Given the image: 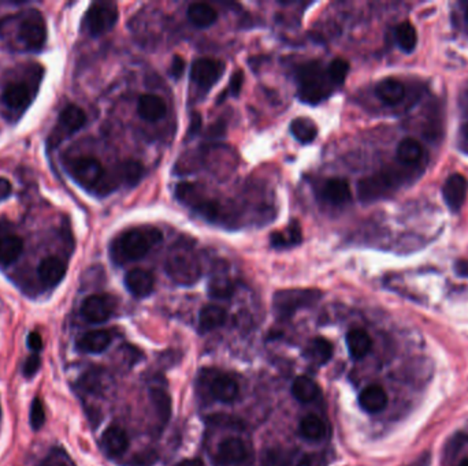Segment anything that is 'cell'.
Returning <instances> with one entry per match:
<instances>
[{"instance_id": "6da1fadb", "label": "cell", "mask_w": 468, "mask_h": 466, "mask_svg": "<svg viewBox=\"0 0 468 466\" xmlns=\"http://www.w3.org/2000/svg\"><path fill=\"white\" fill-rule=\"evenodd\" d=\"M163 235L155 227H137L119 234L110 246V254L115 264L124 266L145 257L152 248L160 243Z\"/></svg>"}, {"instance_id": "7a4b0ae2", "label": "cell", "mask_w": 468, "mask_h": 466, "mask_svg": "<svg viewBox=\"0 0 468 466\" xmlns=\"http://www.w3.org/2000/svg\"><path fill=\"white\" fill-rule=\"evenodd\" d=\"M299 97L307 104H318L331 94V81L328 71L322 69L319 62H308L297 70Z\"/></svg>"}, {"instance_id": "3957f363", "label": "cell", "mask_w": 468, "mask_h": 466, "mask_svg": "<svg viewBox=\"0 0 468 466\" xmlns=\"http://www.w3.org/2000/svg\"><path fill=\"white\" fill-rule=\"evenodd\" d=\"M167 275L181 286H193L201 275V267L190 249L176 248L166 260Z\"/></svg>"}, {"instance_id": "277c9868", "label": "cell", "mask_w": 468, "mask_h": 466, "mask_svg": "<svg viewBox=\"0 0 468 466\" xmlns=\"http://www.w3.org/2000/svg\"><path fill=\"white\" fill-rule=\"evenodd\" d=\"M321 291L315 288H289L274 294L273 308L280 319H290L299 309L307 308L318 302Z\"/></svg>"}, {"instance_id": "5b68a950", "label": "cell", "mask_w": 468, "mask_h": 466, "mask_svg": "<svg viewBox=\"0 0 468 466\" xmlns=\"http://www.w3.org/2000/svg\"><path fill=\"white\" fill-rule=\"evenodd\" d=\"M176 197L207 221H217L222 214V205L201 194V189L196 184H178L176 187Z\"/></svg>"}, {"instance_id": "8992f818", "label": "cell", "mask_w": 468, "mask_h": 466, "mask_svg": "<svg viewBox=\"0 0 468 466\" xmlns=\"http://www.w3.org/2000/svg\"><path fill=\"white\" fill-rule=\"evenodd\" d=\"M17 39L26 51H40L47 40V28L37 10H29L19 22Z\"/></svg>"}, {"instance_id": "52a82bcc", "label": "cell", "mask_w": 468, "mask_h": 466, "mask_svg": "<svg viewBox=\"0 0 468 466\" xmlns=\"http://www.w3.org/2000/svg\"><path fill=\"white\" fill-rule=\"evenodd\" d=\"M69 171L78 185L94 191L100 187L107 174L103 164L91 156L74 159L69 166Z\"/></svg>"}, {"instance_id": "ba28073f", "label": "cell", "mask_w": 468, "mask_h": 466, "mask_svg": "<svg viewBox=\"0 0 468 466\" xmlns=\"http://www.w3.org/2000/svg\"><path fill=\"white\" fill-rule=\"evenodd\" d=\"M118 19V8L112 3H94L85 15L84 24L90 35L100 36L114 28Z\"/></svg>"}, {"instance_id": "9c48e42d", "label": "cell", "mask_w": 468, "mask_h": 466, "mask_svg": "<svg viewBox=\"0 0 468 466\" xmlns=\"http://www.w3.org/2000/svg\"><path fill=\"white\" fill-rule=\"evenodd\" d=\"M85 123H87V115L83 111V108H80L76 104H70L65 107L59 115L58 126L55 128L52 133L51 142L53 145H58L63 139L77 133L81 128H84Z\"/></svg>"}, {"instance_id": "30bf717a", "label": "cell", "mask_w": 468, "mask_h": 466, "mask_svg": "<svg viewBox=\"0 0 468 466\" xmlns=\"http://www.w3.org/2000/svg\"><path fill=\"white\" fill-rule=\"evenodd\" d=\"M225 73V64L218 59L203 58L193 62L190 69L192 81L201 89L215 85Z\"/></svg>"}, {"instance_id": "8fae6325", "label": "cell", "mask_w": 468, "mask_h": 466, "mask_svg": "<svg viewBox=\"0 0 468 466\" xmlns=\"http://www.w3.org/2000/svg\"><path fill=\"white\" fill-rule=\"evenodd\" d=\"M115 311V300L108 294H94L81 305V315L90 323L107 322Z\"/></svg>"}, {"instance_id": "7c38bea8", "label": "cell", "mask_w": 468, "mask_h": 466, "mask_svg": "<svg viewBox=\"0 0 468 466\" xmlns=\"http://www.w3.org/2000/svg\"><path fill=\"white\" fill-rule=\"evenodd\" d=\"M265 466H322V458L317 454L274 450L266 453Z\"/></svg>"}, {"instance_id": "4fadbf2b", "label": "cell", "mask_w": 468, "mask_h": 466, "mask_svg": "<svg viewBox=\"0 0 468 466\" xmlns=\"http://www.w3.org/2000/svg\"><path fill=\"white\" fill-rule=\"evenodd\" d=\"M444 200L452 212H459L466 201L467 180L462 174H452L442 187Z\"/></svg>"}, {"instance_id": "5bb4252c", "label": "cell", "mask_w": 468, "mask_h": 466, "mask_svg": "<svg viewBox=\"0 0 468 466\" xmlns=\"http://www.w3.org/2000/svg\"><path fill=\"white\" fill-rule=\"evenodd\" d=\"M248 447L238 438H228L222 440L217 450V461L219 465L229 466L241 464L248 458Z\"/></svg>"}, {"instance_id": "9a60e30c", "label": "cell", "mask_w": 468, "mask_h": 466, "mask_svg": "<svg viewBox=\"0 0 468 466\" xmlns=\"http://www.w3.org/2000/svg\"><path fill=\"white\" fill-rule=\"evenodd\" d=\"M125 286L132 295L136 298L148 297L155 287L153 275L142 268L131 270L125 277Z\"/></svg>"}, {"instance_id": "2e32d148", "label": "cell", "mask_w": 468, "mask_h": 466, "mask_svg": "<svg viewBox=\"0 0 468 466\" xmlns=\"http://www.w3.org/2000/svg\"><path fill=\"white\" fill-rule=\"evenodd\" d=\"M211 395L224 404H231L240 395V386L237 380L229 374H218L210 384Z\"/></svg>"}, {"instance_id": "e0dca14e", "label": "cell", "mask_w": 468, "mask_h": 466, "mask_svg": "<svg viewBox=\"0 0 468 466\" xmlns=\"http://www.w3.org/2000/svg\"><path fill=\"white\" fill-rule=\"evenodd\" d=\"M101 446L108 456L118 457L124 454L129 447L128 433L121 426H108L101 436Z\"/></svg>"}, {"instance_id": "ac0fdd59", "label": "cell", "mask_w": 468, "mask_h": 466, "mask_svg": "<svg viewBox=\"0 0 468 466\" xmlns=\"http://www.w3.org/2000/svg\"><path fill=\"white\" fill-rule=\"evenodd\" d=\"M66 271L67 266L62 259L49 256L40 263L37 268V275L46 286L53 287L65 278Z\"/></svg>"}, {"instance_id": "d6986e66", "label": "cell", "mask_w": 468, "mask_h": 466, "mask_svg": "<svg viewBox=\"0 0 468 466\" xmlns=\"http://www.w3.org/2000/svg\"><path fill=\"white\" fill-rule=\"evenodd\" d=\"M111 334L106 329H94L84 334L77 340V349L83 353L99 354L103 353L111 343Z\"/></svg>"}, {"instance_id": "ffe728a7", "label": "cell", "mask_w": 468, "mask_h": 466, "mask_svg": "<svg viewBox=\"0 0 468 466\" xmlns=\"http://www.w3.org/2000/svg\"><path fill=\"white\" fill-rule=\"evenodd\" d=\"M137 112L142 119L155 122L166 115L167 105L165 100L156 94H142L137 103Z\"/></svg>"}, {"instance_id": "44dd1931", "label": "cell", "mask_w": 468, "mask_h": 466, "mask_svg": "<svg viewBox=\"0 0 468 466\" xmlns=\"http://www.w3.org/2000/svg\"><path fill=\"white\" fill-rule=\"evenodd\" d=\"M359 405L367 413H379L387 405V394L383 387L371 384L360 392Z\"/></svg>"}, {"instance_id": "7402d4cb", "label": "cell", "mask_w": 468, "mask_h": 466, "mask_svg": "<svg viewBox=\"0 0 468 466\" xmlns=\"http://www.w3.org/2000/svg\"><path fill=\"white\" fill-rule=\"evenodd\" d=\"M1 101L7 108L24 110L31 103V91L24 83H11L4 88Z\"/></svg>"}, {"instance_id": "603a6c76", "label": "cell", "mask_w": 468, "mask_h": 466, "mask_svg": "<svg viewBox=\"0 0 468 466\" xmlns=\"http://www.w3.org/2000/svg\"><path fill=\"white\" fill-rule=\"evenodd\" d=\"M346 346L353 360H362L371 350L373 340L367 331L362 328H353L346 334Z\"/></svg>"}, {"instance_id": "cb8c5ba5", "label": "cell", "mask_w": 468, "mask_h": 466, "mask_svg": "<svg viewBox=\"0 0 468 466\" xmlns=\"http://www.w3.org/2000/svg\"><path fill=\"white\" fill-rule=\"evenodd\" d=\"M322 196L326 201L334 205L346 204L352 198L349 184L341 178L328 180L322 187Z\"/></svg>"}, {"instance_id": "d4e9b609", "label": "cell", "mask_w": 468, "mask_h": 466, "mask_svg": "<svg viewBox=\"0 0 468 466\" xmlns=\"http://www.w3.org/2000/svg\"><path fill=\"white\" fill-rule=\"evenodd\" d=\"M24 252V241L15 234L0 236V264L10 266L15 263Z\"/></svg>"}, {"instance_id": "484cf974", "label": "cell", "mask_w": 468, "mask_h": 466, "mask_svg": "<svg viewBox=\"0 0 468 466\" xmlns=\"http://www.w3.org/2000/svg\"><path fill=\"white\" fill-rule=\"evenodd\" d=\"M390 187V181L386 174H375L359 182V196L363 201L374 200L381 197Z\"/></svg>"}, {"instance_id": "4316f807", "label": "cell", "mask_w": 468, "mask_h": 466, "mask_svg": "<svg viewBox=\"0 0 468 466\" xmlns=\"http://www.w3.org/2000/svg\"><path fill=\"white\" fill-rule=\"evenodd\" d=\"M304 356L312 364L322 367L333 357V346L325 338H314L306 347Z\"/></svg>"}, {"instance_id": "83f0119b", "label": "cell", "mask_w": 468, "mask_h": 466, "mask_svg": "<svg viewBox=\"0 0 468 466\" xmlns=\"http://www.w3.org/2000/svg\"><path fill=\"white\" fill-rule=\"evenodd\" d=\"M376 96L386 104L394 105L403 101L406 96V87L401 81L394 80V78H385L382 80L376 88H375Z\"/></svg>"}, {"instance_id": "f1b7e54d", "label": "cell", "mask_w": 468, "mask_h": 466, "mask_svg": "<svg viewBox=\"0 0 468 466\" xmlns=\"http://www.w3.org/2000/svg\"><path fill=\"white\" fill-rule=\"evenodd\" d=\"M149 399L152 404V408L155 411L158 422L163 428L172 416V401L169 394L159 387H153L149 391Z\"/></svg>"}, {"instance_id": "f546056e", "label": "cell", "mask_w": 468, "mask_h": 466, "mask_svg": "<svg viewBox=\"0 0 468 466\" xmlns=\"http://www.w3.org/2000/svg\"><path fill=\"white\" fill-rule=\"evenodd\" d=\"M189 21L197 28H208L218 19V12L207 3H193L187 8Z\"/></svg>"}, {"instance_id": "4dcf8cb0", "label": "cell", "mask_w": 468, "mask_h": 466, "mask_svg": "<svg viewBox=\"0 0 468 466\" xmlns=\"http://www.w3.org/2000/svg\"><path fill=\"white\" fill-rule=\"evenodd\" d=\"M319 392L318 384L311 377L304 374L296 377L292 384V394L301 404H310L315 401Z\"/></svg>"}, {"instance_id": "1f68e13d", "label": "cell", "mask_w": 468, "mask_h": 466, "mask_svg": "<svg viewBox=\"0 0 468 466\" xmlns=\"http://www.w3.org/2000/svg\"><path fill=\"white\" fill-rule=\"evenodd\" d=\"M228 315L226 311L218 305H207L201 309L199 316L200 331L208 332L217 329L226 323Z\"/></svg>"}, {"instance_id": "d6a6232c", "label": "cell", "mask_w": 468, "mask_h": 466, "mask_svg": "<svg viewBox=\"0 0 468 466\" xmlns=\"http://www.w3.org/2000/svg\"><path fill=\"white\" fill-rule=\"evenodd\" d=\"M144 167L140 162L136 160H126L124 163H121L117 170H115V175L118 178V182H124L125 185L129 187H135L141 181V178L144 177Z\"/></svg>"}, {"instance_id": "836d02e7", "label": "cell", "mask_w": 468, "mask_h": 466, "mask_svg": "<svg viewBox=\"0 0 468 466\" xmlns=\"http://www.w3.org/2000/svg\"><path fill=\"white\" fill-rule=\"evenodd\" d=\"M299 432L307 440H321L326 436L328 431L321 417L315 415H307L299 424Z\"/></svg>"}, {"instance_id": "e575fe53", "label": "cell", "mask_w": 468, "mask_h": 466, "mask_svg": "<svg viewBox=\"0 0 468 466\" xmlns=\"http://www.w3.org/2000/svg\"><path fill=\"white\" fill-rule=\"evenodd\" d=\"M292 136L301 144H311L318 136V126L310 118H296L290 123Z\"/></svg>"}, {"instance_id": "d590c367", "label": "cell", "mask_w": 468, "mask_h": 466, "mask_svg": "<svg viewBox=\"0 0 468 466\" xmlns=\"http://www.w3.org/2000/svg\"><path fill=\"white\" fill-rule=\"evenodd\" d=\"M270 242L276 249L292 248L301 242V229L296 221H293L286 232H276L270 235Z\"/></svg>"}, {"instance_id": "8d00e7d4", "label": "cell", "mask_w": 468, "mask_h": 466, "mask_svg": "<svg viewBox=\"0 0 468 466\" xmlns=\"http://www.w3.org/2000/svg\"><path fill=\"white\" fill-rule=\"evenodd\" d=\"M423 156V146L415 139H404L397 146V157L404 164H415Z\"/></svg>"}, {"instance_id": "74e56055", "label": "cell", "mask_w": 468, "mask_h": 466, "mask_svg": "<svg viewBox=\"0 0 468 466\" xmlns=\"http://www.w3.org/2000/svg\"><path fill=\"white\" fill-rule=\"evenodd\" d=\"M396 40L404 52L411 53L418 44V33L410 22H403L396 28Z\"/></svg>"}, {"instance_id": "f35d334b", "label": "cell", "mask_w": 468, "mask_h": 466, "mask_svg": "<svg viewBox=\"0 0 468 466\" xmlns=\"http://www.w3.org/2000/svg\"><path fill=\"white\" fill-rule=\"evenodd\" d=\"M233 293V282L228 277H215L208 284V294L215 300H228Z\"/></svg>"}, {"instance_id": "ab89813d", "label": "cell", "mask_w": 468, "mask_h": 466, "mask_svg": "<svg viewBox=\"0 0 468 466\" xmlns=\"http://www.w3.org/2000/svg\"><path fill=\"white\" fill-rule=\"evenodd\" d=\"M326 71H328V78L333 85L335 87L342 85L349 71V63L341 58H337L328 64Z\"/></svg>"}, {"instance_id": "60d3db41", "label": "cell", "mask_w": 468, "mask_h": 466, "mask_svg": "<svg viewBox=\"0 0 468 466\" xmlns=\"http://www.w3.org/2000/svg\"><path fill=\"white\" fill-rule=\"evenodd\" d=\"M46 422V412L42 401L39 398H35L31 406V425L35 431H39Z\"/></svg>"}, {"instance_id": "b9f144b4", "label": "cell", "mask_w": 468, "mask_h": 466, "mask_svg": "<svg viewBox=\"0 0 468 466\" xmlns=\"http://www.w3.org/2000/svg\"><path fill=\"white\" fill-rule=\"evenodd\" d=\"M40 365H42V359L39 357L37 353L29 356V357L26 359L25 364H24V370H22L24 376H25V377H32V376H35L36 372L40 370Z\"/></svg>"}, {"instance_id": "7bdbcfd3", "label": "cell", "mask_w": 468, "mask_h": 466, "mask_svg": "<svg viewBox=\"0 0 468 466\" xmlns=\"http://www.w3.org/2000/svg\"><path fill=\"white\" fill-rule=\"evenodd\" d=\"M242 84H244L242 71H237L235 74H233V77H232V80H231V84H229V87H228V91H226L225 94H222L219 96V101L225 100V97H226L228 92H231L233 96H237V94H240V91H241V88H242Z\"/></svg>"}, {"instance_id": "ee69618b", "label": "cell", "mask_w": 468, "mask_h": 466, "mask_svg": "<svg viewBox=\"0 0 468 466\" xmlns=\"http://www.w3.org/2000/svg\"><path fill=\"white\" fill-rule=\"evenodd\" d=\"M185 71V60L183 56L177 55L173 58V62H172V66H170V74L173 78L178 80L181 78V76L184 74Z\"/></svg>"}, {"instance_id": "f6af8a7d", "label": "cell", "mask_w": 468, "mask_h": 466, "mask_svg": "<svg viewBox=\"0 0 468 466\" xmlns=\"http://www.w3.org/2000/svg\"><path fill=\"white\" fill-rule=\"evenodd\" d=\"M28 346L35 353L40 352L42 347H43V339H42V336L37 332H31L29 336H28Z\"/></svg>"}, {"instance_id": "bcb514c9", "label": "cell", "mask_w": 468, "mask_h": 466, "mask_svg": "<svg viewBox=\"0 0 468 466\" xmlns=\"http://www.w3.org/2000/svg\"><path fill=\"white\" fill-rule=\"evenodd\" d=\"M200 129H201V116L197 112H194V114H192V118H190L189 135L194 136V135H197L200 132Z\"/></svg>"}, {"instance_id": "7dc6e473", "label": "cell", "mask_w": 468, "mask_h": 466, "mask_svg": "<svg viewBox=\"0 0 468 466\" xmlns=\"http://www.w3.org/2000/svg\"><path fill=\"white\" fill-rule=\"evenodd\" d=\"M455 273L462 278H468V260L460 259L455 263Z\"/></svg>"}, {"instance_id": "c3c4849f", "label": "cell", "mask_w": 468, "mask_h": 466, "mask_svg": "<svg viewBox=\"0 0 468 466\" xmlns=\"http://www.w3.org/2000/svg\"><path fill=\"white\" fill-rule=\"evenodd\" d=\"M12 191V187L10 184V181H7L6 178H0V201L6 200Z\"/></svg>"}, {"instance_id": "681fc988", "label": "cell", "mask_w": 468, "mask_h": 466, "mask_svg": "<svg viewBox=\"0 0 468 466\" xmlns=\"http://www.w3.org/2000/svg\"><path fill=\"white\" fill-rule=\"evenodd\" d=\"M428 464H430V454L423 453V456H421L415 463H412L408 466H428Z\"/></svg>"}, {"instance_id": "f907efd6", "label": "cell", "mask_w": 468, "mask_h": 466, "mask_svg": "<svg viewBox=\"0 0 468 466\" xmlns=\"http://www.w3.org/2000/svg\"><path fill=\"white\" fill-rule=\"evenodd\" d=\"M176 466H204V464L199 458H187V460H183Z\"/></svg>"}, {"instance_id": "816d5d0a", "label": "cell", "mask_w": 468, "mask_h": 466, "mask_svg": "<svg viewBox=\"0 0 468 466\" xmlns=\"http://www.w3.org/2000/svg\"><path fill=\"white\" fill-rule=\"evenodd\" d=\"M459 466H468V458H465V460L459 464Z\"/></svg>"}, {"instance_id": "f5cc1de1", "label": "cell", "mask_w": 468, "mask_h": 466, "mask_svg": "<svg viewBox=\"0 0 468 466\" xmlns=\"http://www.w3.org/2000/svg\"><path fill=\"white\" fill-rule=\"evenodd\" d=\"M466 17H467V19H468V7H467V11H466Z\"/></svg>"}, {"instance_id": "db71d44e", "label": "cell", "mask_w": 468, "mask_h": 466, "mask_svg": "<svg viewBox=\"0 0 468 466\" xmlns=\"http://www.w3.org/2000/svg\"><path fill=\"white\" fill-rule=\"evenodd\" d=\"M0 413H1V411H0Z\"/></svg>"}]
</instances>
